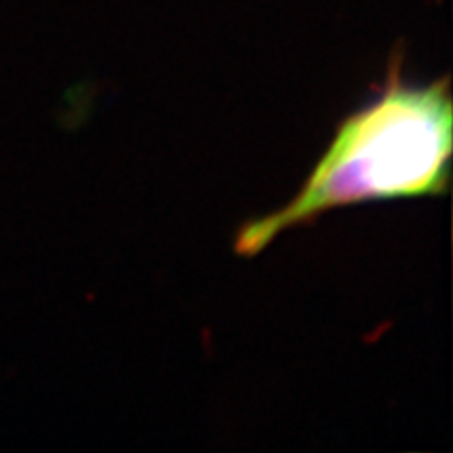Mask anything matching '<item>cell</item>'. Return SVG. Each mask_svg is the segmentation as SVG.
Segmentation results:
<instances>
[{"instance_id":"obj_1","label":"cell","mask_w":453,"mask_h":453,"mask_svg":"<svg viewBox=\"0 0 453 453\" xmlns=\"http://www.w3.org/2000/svg\"><path fill=\"white\" fill-rule=\"evenodd\" d=\"M391 59L380 93L338 123L329 148L291 203L246 221L234 251L251 259L286 231L344 206L442 196L449 189L453 98L449 76L406 83Z\"/></svg>"}]
</instances>
